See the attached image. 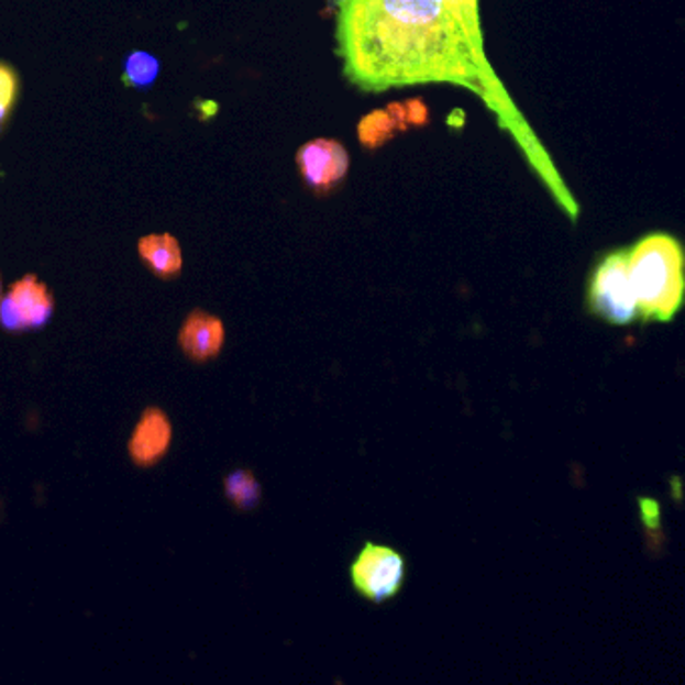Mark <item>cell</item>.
Returning a JSON list of instances; mask_svg holds the SVG:
<instances>
[{
	"label": "cell",
	"mask_w": 685,
	"mask_h": 685,
	"mask_svg": "<svg viewBox=\"0 0 685 685\" xmlns=\"http://www.w3.org/2000/svg\"><path fill=\"white\" fill-rule=\"evenodd\" d=\"M344 77L366 93L444 82L478 95L476 70L442 0H334Z\"/></svg>",
	"instance_id": "6da1fadb"
},
{
	"label": "cell",
	"mask_w": 685,
	"mask_h": 685,
	"mask_svg": "<svg viewBox=\"0 0 685 685\" xmlns=\"http://www.w3.org/2000/svg\"><path fill=\"white\" fill-rule=\"evenodd\" d=\"M442 2L458 26L468 57L475 65L478 97L497 119V125L505 133H509L511 140L517 143L519 152L523 153L524 162L529 163L531 172L539 177L549 196L573 223H577L581 213L577 199L565 184L545 145L534 135L533 128L529 125L523 111L515 106L511 93L507 91L499 75L493 69V63L487 58L478 0H442Z\"/></svg>",
	"instance_id": "7a4b0ae2"
},
{
	"label": "cell",
	"mask_w": 685,
	"mask_h": 685,
	"mask_svg": "<svg viewBox=\"0 0 685 685\" xmlns=\"http://www.w3.org/2000/svg\"><path fill=\"white\" fill-rule=\"evenodd\" d=\"M639 320L672 322L684 303V247L670 233H650L628 250Z\"/></svg>",
	"instance_id": "3957f363"
},
{
	"label": "cell",
	"mask_w": 685,
	"mask_h": 685,
	"mask_svg": "<svg viewBox=\"0 0 685 685\" xmlns=\"http://www.w3.org/2000/svg\"><path fill=\"white\" fill-rule=\"evenodd\" d=\"M589 314L611 325L639 320L638 300L628 267V250H614L593 267L587 286Z\"/></svg>",
	"instance_id": "277c9868"
},
{
	"label": "cell",
	"mask_w": 685,
	"mask_h": 685,
	"mask_svg": "<svg viewBox=\"0 0 685 685\" xmlns=\"http://www.w3.org/2000/svg\"><path fill=\"white\" fill-rule=\"evenodd\" d=\"M407 577L405 557L393 546L364 543L350 567V579L356 593L371 604L395 599Z\"/></svg>",
	"instance_id": "5b68a950"
},
{
	"label": "cell",
	"mask_w": 685,
	"mask_h": 685,
	"mask_svg": "<svg viewBox=\"0 0 685 685\" xmlns=\"http://www.w3.org/2000/svg\"><path fill=\"white\" fill-rule=\"evenodd\" d=\"M55 312L53 294L36 278L35 274H29L24 278L14 281L11 290L0 302V324L9 332H26L38 330L47 324L51 316Z\"/></svg>",
	"instance_id": "8992f818"
},
{
	"label": "cell",
	"mask_w": 685,
	"mask_h": 685,
	"mask_svg": "<svg viewBox=\"0 0 685 685\" xmlns=\"http://www.w3.org/2000/svg\"><path fill=\"white\" fill-rule=\"evenodd\" d=\"M296 163L303 184L316 196H328L349 175L350 153L340 141L320 137L303 143L296 153Z\"/></svg>",
	"instance_id": "52a82bcc"
},
{
	"label": "cell",
	"mask_w": 685,
	"mask_h": 685,
	"mask_svg": "<svg viewBox=\"0 0 685 685\" xmlns=\"http://www.w3.org/2000/svg\"><path fill=\"white\" fill-rule=\"evenodd\" d=\"M172 444V422L162 408H147L141 415L129 441V456L137 466L159 463Z\"/></svg>",
	"instance_id": "ba28073f"
},
{
	"label": "cell",
	"mask_w": 685,
	"mask_h": 685,
	"mask_svg": "<svg viewBox=\"0 0 685 685\" xmlns=\"http://www.w3.org/2000/svg\"><path fill=\"white\" fill-rule=\"evenodd\" d=\"M177 340L187 358L201 364L220 354L225 342V328L218 316L194 310L187 316Z\"/></svg>",
	"instance_id": "9c48e42d"
},
{
	"label": "cell",
	"mask_w": 685,
	"mask_h": 685,
	"mask_svg": "<svg viewBox=\"0 0 685 685\" xmlns=\"http://www.w3.org/2000/svg\"><path fill=\"white\" fill-rule=\"evenodd\" d=\"M140 257L143 264L152 269L157 278L169 279L175 278L181 266H184V256H181V247L174 235L169 233H152L141 237Z\"/></svg>",
	"instance_id": "30bf717a"
},
{
	"label": "cell",
	"mask_w": 685,
	"mask_h": 685,
	"mask_svg": "<svg viewBox=\"0 0 685 685\" xmlns=\"http://www.w3.org/2000/svg\"><path fill=\"white\" fill-rule=\"evenodd\" d=\"M223 490L225 497L232 500L233 507L240 511H252L262 500V485L257 483L256 475L245 468H237L225 476Z\"/></svg>",
	"instance_id": "8fae6325"
},
{
	"label": "cell",
	"mask_w": 685,
	"mask_h": 685,
	"mask_svg": "<svg viewBox=\"0 0 685 685\" xmlns=\"http://www.w3.org/2000/svg\"><path fill=\"white\" fill-rule=\"evenodd\" d=\"M159 60L145 53V51H133L125 57L123 63V81L128 87L147 91L152 89L153 82L159 77Z\"/></svg>",
	"instance_id": "7c38bea8"
},
{
	"label": "cell",
	"mask_w": 685,
	"mask_h": 685,
	"mask_svg": "<svg viewBox=\"0 0 685 685\" xmlns=\"http://www.w3.org/2000/svg\"><path fill=\"white\" fill-rule=\"evenodd\" d=\"M398 129L393 121V117L388 115V111H372L368 115H364L358 123V141L366 150H378L383 147L386 141L393 140Z\"/></svg>",
	"instance_id": "4fadbf2b"
},
{
	"label": "cell",
	"mask_w": 685,
	"mask_h": 685,
	"mask_svg": "<svg viewBox=\"0 0 685 685\" xmlns=\"http://www.w3.org/2000/svg\"><path fill=\"white\" fill-rule=\"evenodd\" d=\"M19 99V75L11 65L0 63V133Z\"/></svg>",
	"instance_id": "5bb4252c"
},
{
	"label": "cell",
	"mask_w": 685,
	"mask_h": 685,
	"mask_svg": "<svg viewBox=\"0 0 685 685\" xmlns=\"http://www.w3.org/2000/svg\"><path fill=\"white\" fill-rule=\"evenodd\" d=\"M408 128H424L429 123V107L422 99H410L405 103Z\"/></svg>",
	"instance_id": "9a60e30c"
},
{
	"label": "cell",
	"mask_w": 685,
	"mask_h": 685,
	"mask_svg": "<svg viewBox=\"0 0 685 685\" xmlns=\"http://www.w3.org/2000/svg\"><path fill=\"white\" fill-rule=\"evenodd\" d=\"M386 111H388V115L393 117V121L396 123V129H398V133H402V131H407V113H405V103H390V106L386 107Z\"/></svg>",
	"instance_id": "2e32d148"
}]
</instances>
